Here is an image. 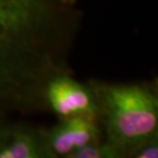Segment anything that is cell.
I'll return each instance as SVG.
<instances>
[{
  "instance_id": "6da1fadb",
  "label": "cell",
  "mask_w": 158,
  "mask_h": 158,
  "mask_svg": "<svg viewBox=\"0 0 158 158\" xmlns=\"http://www.w3.org/2000/svg\"><path fill=\"white\" fill-rule=\"evenodd\" d=\"M107 141L130 156L158 129V91L137 85H95Z\"/></svg>"
},
{
  "instance_id": "7a4b0ae2",
  "label": "cell",
  "mask_w": 158,
  "mask_h": 158,
  "mask_svg": "<svg viewBox=\"0 0 158 158\" xmlns=\"http://www.w3.org/2000/svg\"><path fill=\"white\" fill-rule=\"evenodd\" d=\"M45 100L61 118L73 116H90L98 114L95 94L66 73H57L46 85Z\"/></svg>"
},
{
  "instance_id": "3957f363",
  "label": "cell",
  "mask_w": 158,
  "mask_h": 158,
  "mask_svg": "<svg viewBox=\"0 0 158 158\" xmlns=\"http://www.w3.org/2000/svg\"><path fill=\"white\" fill-rule=\"evenodd\" d=\"M98 139L100 130L95 117L73 116L62 118L60 124L47 132L45 147L48 153L68 157L75 150Z\"/></svg>"
},
{
  "instance_id": "277c9868",
  "label": "cell",
  "mask_w": 158,
  "mask_h": 158,
  "mask_svg": "<svg viewBox=\"0 0 158 158\" xmlns=\"http://www.w3.org/2000/svg\"><path fill=\"white\" fill-rule=\"evenodd\" d=\"M51 156L45 145L28 134H17L7 145L0 148V158H40Z\"/></svg>"
},
{
  "instance_id": "5b68a950",
  "label": "cell",
  "mask_w": 158,
  "mask_h": 158,
  "mask_svg": "<svg viewBox=\"0 0 158 158\" xmlns=\"http://www.w3.org/2000/svg\"><path fill=\"white\" fill-rule=\"evenodd\" d=\"M125 157L117 147H115L110 142L101 143L100 139L91 142L85 147L80 148L72 152L68 158H119Z\"/></svg>"
},
{
  "instance_id": "8992f818",
  "label": "cell",
  "mask_w": 158,
  "mask_h": 158,
  "mask_svg": "<svg viewBox=\"0 0 158 158\" xmlns=\"http://www.w3.org/2000/svg\"><path fill=\"white\" fill-rule=\"evenodd\" d=\"M135 158H158V129L141 148L131 155Z\"/></svg>"
},
{
  "instance_id": "52a82bcc",
  "label": "cell",
  "mask_w": 158,
  "mask_h": 158,
  "mask_svg": "<svg viewBox=\"0 0 158 158\" xmlns=\"http://www.w3.org/2000/svg\"><path fill=\"white\" fill-rule=\"evenodd\" d=\"M2 147V145H1V132H0V148Z\"/></svg>"
},
{
  "instance_id": "ba28073f",
  "label": "cell",
  "mask_w": 158,
  "mask_h": 158,
  "mask_svg": "<svg viewBox=\"0 0 158 158\" xmlns=\"http://www.w3.org/2000/svg\"><path fill=\"white\" fill-rule=\"evenodd\" d=\"M157 91H158V80H157Z\"/></svg>"
}]
</instances>
